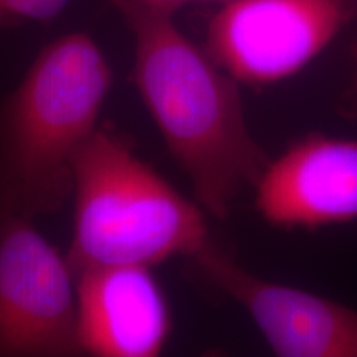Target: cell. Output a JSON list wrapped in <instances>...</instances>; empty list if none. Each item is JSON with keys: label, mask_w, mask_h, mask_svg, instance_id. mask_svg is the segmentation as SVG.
Returning a JSON list of instances; mask_svg holds the SVG:
<instances>
[{"label": "cell", "mask_w": 357, "mask_h": 357, "mask_svg": "<svg viewBox=\"0 0 357 357\" xmlns=\"http://www.w3.org/2000/svg\"><path fill=\"white\" fill-rule=\"evenodd\" d=\"M134 38L132 79L197 202L227 218L268 164L245 121L236 82L178 30L172 13L116 0Z\"/></svg>", "instance_id": "6da1fadb"}, {"label": "cell", "mask_w": 357, "mask_h": 357, "mask_svg": "<svg viewBox=\"0 0 357 357\" xmlns=\"http://www.w3.org/2000/svg\"><path fill=\"white\" fill-rule=\"evenodd\" d=\"M111 83L108 58L88 33L71 32L40 50L0 106V218L63 207Z\"/></svg>", "instance_id": "7a4b0ae2"}, {"label": "cell", "mask_w": 357, "mask_h": 357, "mask_svg": "<svg viewBox=\"0 0 357 357\" xmlns=\"http://www.w3.org/2000/svg\"><path fill=\"white\" fill-rule=\"evenodd\" d=\"M75 273L95 266L153 268L174 257L194 258L211 243L204 208L144 162L106 128L79 153L73 177Z\"/></svg>", "instance_id": "3957f363"}, {"label": "cell", "mask_w": 357, "mask_h": 357, "mask_svg": "<svg viewBox=\"0 0 357 357\" xmlns=\"http://www.w3.org/2000/svg\"><path fill=\"white\" fill-rule=\"evenodd\" d=\"M82 354L78 280L68 257L33 218H0V357Z\"/></svg>", "instance_id": "277c9868"}, {"label": "cell", "mask_w": 357, "mask_h": 357, "mask_svg": "<svg viewBox=\"0 0 357 357\" xmlns=\"http://www.w3.org/2000/svg\"><path fill=\"white\" fill-rule=\"evenodd\" d=\"M347 19L342 0H229L208 24L205 50L236 83L268 86L300 73Z\"/></svg>", "instance_id": "5b68a950"}, {"label": "cell", "mask_w": 357, "mask_h": 357, "mask_svg": "<svg viewBox=\"0 0 357 357\" xmlns=\"http://www.w3.org/2000/svg\"><path fill=\"white\" fill-rule=\"evenodd\" d=\"M245 307L281 357H357V311L319 294L248 273L212 242L192 258Z\"/></svg>", "instance_id": "8992f818"}, {"label": "cell", "mask_w": 357, "mask_h": 357, "mask_svg": "<svg viewBox=\"0 0 357 357\" xmlns=\"http://www.w3.org/2000/svg\"><path fill=\"white\" fill-rule=\"evenodd\" d=\"M253 187L257 211L278 229L357 222V139L312 132L268 160Z\"/></svg>", "instance_id": "52a82bcc"}, {"label": "cell", "mask_w": 357, "mask_h": 357, "mask_svg": "<svg viewBox=\"0 0 357 357\" xmlns=\"http://www.w3.org/2000/svg\"><path fill=\"white\" fill-rule=\"evenodd\" d=\"M77 280L84 354L155 357L162 352L171 336V310L149 266L86 268Z\"/></svg>", "instance_id": "ba28073f"}, {"label": "cell", "mask_w": 357, "mask_h": 357, "mask_svg": "<svg viewBox=\"0 0 357 357\" xmlns=\"http://www.w3.org/2000/svg\"><path fill=\"white\" fill-rule=\"evenodd\" d=\"M71 0H0V17L10 20L50 22Z\"/></svg>", "instance_id": "9c48e42d"}, {"label": "cell", "mask_w": 357, "mask_h": 357, "mask_svg": "<svg viewBox=\"0 0 357 357\" xmlns=\"http://www.w3.org/2000/svg\"><path fill=\"white\" fill-rule=\"evenodd\" d=\"M134 2H139L142 6L158 8V10L174 13L178 8L190 6V3H204V2H213V3H225L229 0H134Z\"/></svg>", "instance_id": "30bf717a"}, {"label": "cell", "mask_w": 357, "mask_h": 357, "mask_svg": "<svg viewBox=\"0 0 357 357\" xmlns=\"http://www.w3.org/2000/svg\"><path fill=\"white\" fill-rule=\"evenodd\" d=\"M7 24V20L6 19H2V17H0V25H6Z\"/></svg>", "instance_id": "8fae6325"}]
</instances>
